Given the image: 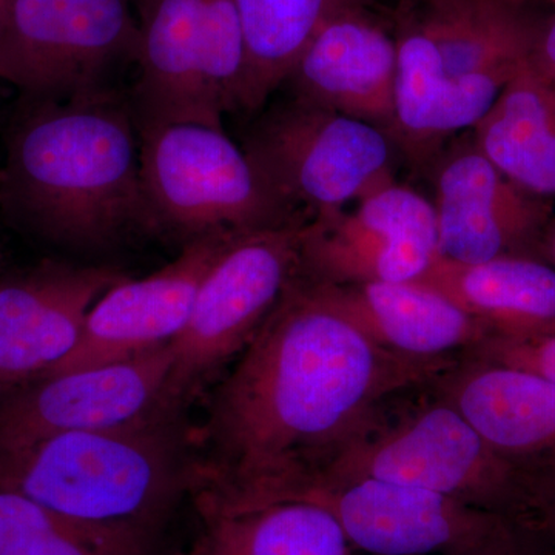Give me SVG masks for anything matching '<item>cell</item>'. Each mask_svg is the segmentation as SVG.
Masks as SVG:
<instances>
[{"label":"cell","mask_w":555,"mask_h":555,"mask_svg":"<svg viewBox=\"0 0 555 555\" xmlns=\"http://www.w3.org/2000/svg\"><path fill=\"white\" fill-rule=\"evenodd\" d=\"M454 361L372 341L302 270L215 392L190 481L230 506L276 502L324 476L383 409Z\"/></svg>","instance_id":"obj_1"},{"label":"cell","mask_w":555,"mask_h":555,"mask_svg":"<svg viewBox=\"0 0 555 555\" xmlns=\"http://www.w3.org/2000/svg\"><path fill=\"white\" fill-rule=\"evenodd\" d=\"M118 90L17 102L3 142L0 217L22 235L72 251L105 250L153 232L139 138Z\"/></svg>","instance_id":"obj_2"},{"label":"cell","mask_w":555,"mask_h":555,"mask_svg":"<svg viewBox=\"0 0 555 555\" xmlns=\"http://www.w3.org/2000/svg\"><path fill=\"white\" fill-rule=\"evenodd\" d=\"M178 420L159 412L0 452V488L78 524L150 537L190 481Z\"/></svg>","instance_id":"obj_3"},{"label":"cell","mask_w":555,"mask_h":555,"mask_svg":"<svg viewBox=\"0 0 555 555\" xmlns=\"http://www.w3.org/2000/svg\"><path fill=\"white\" fill-rule=\"evenodd\" d=\"M406 396L383 409L321 478L415 486L513 521L528 473L496 454L433 383L408 404Z\"/></svg>","instance_id":"obj_4"},{"label":"cell","mask_w":555,"mask_h":555,"mask_svg":"<svg viewBox=\"0 0 555 555\" xmlns=\"http://www.w3.org/2000/svg\"><path fill=\"white\" fill-rule=\"evenodd\" d=\"M142 189L153 233L182 244L310 219L276 198L224 129L198 122L138 127Z\"/></svg>","instance_id":"obj_5"},{"label":"cell","mask_w":555,"mask_h":555,"mask_svg":"<svg viewBox=\"0 0 555 555\" xmlns=\"http://www.w3.org/2000/svg\"><path fill=\"white\" fill-rule=\"evenodd\" d=\"M134 127L198 122L222 129L243 112L246 42L235 0H137Z\"/></svg>","instance_id":"obj_6"},{"label":"cell","mask_w":555,"mask_h":555,"mask_svg":"<svg viewBox=\"0 0 555 555\" xmlns=\"http://www.w3.org/2000/svg\"><path fill=\"white\" fill-rule=\"evenodd\" d=\"M392 147L378 127L294 94L262 113L243 142L276 198L309 219L345 210L393 179Z\"/></svg>","instance_id":"obj_7"},{"label":"cell","mask_w":555,"mask_h":555,"mask_svg":"<svg viewBox=\"0 0 555 555\" xmlns=\"http://www.w3.org/2000/svg\"><path fill=\"white\" fill-rule=\"evenodd\" d=\"M306 224L254 230L230 240L204 276L188 324L170 343L167 406L181 412L257 335L301 270Z\"/></svg>","instance_id":"obj_8"},{"label":"cell","mask_w":555,"mask_h":555,"mask_svg":"<svg viewBox=\"0 0 555 555\" xmlns=\"http://www.w3.org/2000/svg\"><path fill=\"white\" fill-rule=\"evenodd\" d=\"M130 0H10L0 27V79L21 100L64 102L115 91L138 56Z\"/></svg>","instance_id":"obj_9"},{"label":"cell","mask_w":555,"mask_h":555,"mask_svg":"<svg viewBox=\"0 0 555 555\" xmlns=\"http://www.w3.org/2000/svg\"><path fill=\"white\" fill-rule=\"evenodd\" d=\"M283 500L323 507L353 550L369 555L462 553L513 524L438 492L371 477L321 478Z\"/></svg>","instance_id":"obj_10"},{"label":"cell","mask_w":555,"mask_h":555,"mask_svg":"<svg viewBox=\"0 0 555 555\" xmlns=\"http://www.w3.org/2000/svg\"><path fill=\"white\" fill-rule=\"evenodd\" d=\"M357 203L306 224V275L331 284L396 283L433 268L440 257L433 201L390 179Z\"/></svg>","instance_id":"obj_11"},{"label":"cell","mask_w":555,"mask_h":555,"mask_svg":"<svg viewBox=\"0 0 555 555\" xmlns=\"http://www.w3.org/2000/svg\"><path fill=\"white\" fill-rule=\"evenodd\" d=\"M171 366L167 345L133 360L36 379L0 393V452L177 412L166 403Z\"/></svg>","instance_id":"obj_12"},{"label":"cell","mask_w":555,"mask_h":555,"mask_svg":"<svg viewBox=\"0 0 555 555\" xmlns=\"http://www.w3.org/2000/svg\"><path fill=\"white\" fill-rule=\"evenodd\" d=\"M437 159L433 206L440 258L462 264L539 258L540 241L554 217L553 199L514 184L477 149L473 134Z\"/></svg>","instance_id":"obj_13"},{"label":"cell","mask_w":555,"mask_h":555,"mask_svg":"<svg viewBox=\"0 0 555 555\" xmlns=\"http://www.w3.org/2000/svg\"><path fill=\"white\" fill-rule=\"evenodd\" d=\"M235 235L193 241L153 275L126 278L109 288L91 308L78 345L42 378L133 360L170 345L188 324L204 276Z\"/></svg>","instance_id":"obj_14"},{"label":"cell","mask_w":555,"mask_h":555,"mask_svg":"<svg viewBox=\"0 0 555 555\" xmlns=\"http://www.w3.org/2000/svg\"><path fill=\"white\" fill-rule=\"evenodd\" d=\"M126 275L47 259L0 278V393L49 374L78 345L98 299Z\"/></svg>","instance_id":"obj_15"},{"label":"cell","mask_w":555,"mask_h":555,"mask_svg":"<svg viewBox=\"0 0 555 555\" xmlns=\"http://www.w3.org/2000/svg\"><path fill=\"white\" fill-rule=\"evenodd\" d=\"M397 38L369 5L341 11L313 36L286 80L291 94L378 127L396 119Z\"/></svg>","instance_id":"obj_16"},{"label":"cell","mask_w":555,"mask_h":555,"mask_svg":"<svg viewBox=\"0 0 555 555\" xmlns=\"http://www.w3.org/2000/svg\"><path fill=\"white\" fill-rule=\"evenodd\" d=\"M496 454L524 473L555 469V383L463 356L433 383Z\"/></svg>","instance_id":"obj_17"},{"label":"cell","mask_w":555,"mask_h":555,"mask_svg":"<svg viewBox=\"0 0 555 555\" xmlns=\"http://www.w3.org/2000/svg\"><path fill=\"white\" fill-rule=\"evenodd\" d=\"M312 280L338 312L397 356L454 361L491 334L447 295L420 280L360 284Z\"/></svg>","instance_id":"obj_18"},{"label":"cell","mask_w":555,"mask_h":555,"mask_svg":"<svg viewBox=\"0 0 555 555\" xmlns=\"http://www.w3.org/2000/svg\"><path fill=\"white\" fill-rule=\"evenodd\" d=\"M396 38V119L390 139L406 155L425 160L437 155L451 134L474 129L514 75L452 80L415 20L404 22Z\"/></svg>","instance_id":"obj_19"},{"label":"cell","mask_w":555,"mask_h":555,"mask_svg":"<svg viewBox=\"0 0 555 555\" xmlns=\"http://www.w3.org/2000/svg\"><path fill=\"white\" fill-rule=\"evenodd\" d=\"M529 0H427L416 24L452 80L513 76L531 56L542 17Z\"/></svg>","instance_id":"obj_20"},{"label":"cell","mask_w":555,"mask_h":555,"mask_svg":"<svg viewBox=\"0 0 555 555\" xmlns=\"http://www.w3.org/2000/svg\"><path fill=\"white\" fill-rule=\"evenodd\" d=\"M420 281L447 295L491 334L555 328V268L543 259L502 257L462 264L438 257Z\"/></svg>","instance_id":"obj_21"},{"label":"cell","mask_w":555,"mask_h":555,"mask_svg":"<svg viewBox=\"0 0 555 555\" xmlns=\"http://www.w3.org/2000/svg\"><path fill=\"white\" fill-rule=\"evenodd\" d=\"M477 149L507 179L542 198L555 196V83L529 61L473 129Z\"/></svg>","instance_id":"obj_22"},{"label":"cell","mask_w":555,"mask_h":555,"mask_svg":"<svg viewBox=\"0 0 555 555\" xmlns=\"http://www.w3.org/2000/svg\"><path fill=\"white\" fill-rule=\"evenodd\" d=\"M198 509L192 555H356L338 521L305 500L230 506L198 496Z\"/></svg>","instance_id":"obj_23"},{"label":"cell","mask_w":555,"mask_h":555,"mask_svg":"<svg viewBox=\"0 0 555 555\" xmlns=\"http://www.w3.org/2000/svg\"><path fill=\"white\" fill-rule=\"evenodd\" d=\"M244 42L246 78L243 112L264 107L286 83L302 51L332 17L371 0H235Z\"/></svg>","instance_id":"obj_24"},{"label":"cell","mask_w":555,"mask_h":555,"mask_svg":"<svg viewBox=\"0 0 555 555\" xmlns=\"http://www.w3.org/2000/svg\"><path fill=\"white\" fill-rule=\"evenodd\" d=\"M150 537L78 524L0 488V555H149Z\"/></svg>","instance_id":"obj_25"},{"label":"cell","mask_w":555,"mask_h":555,"mask_svg":"<svg viewBox=\"0 0 555 555\" xmlns=\"http://www.w3.org/2000/svg\"><path fill=\"white\" fill-rule=\"evenodd\" d=\"M465 356L525 369L555 383V328L531 334H491Z\"/></svg>","instance_id":"obj_26"},{"label":"cell","mask_w":555,"mask_h":555,"mask_svg":"<svg viewBox=\"0 0 555 555\" xmlns=\"http://www.w3.org/2000/svg\"><path fill=\"white\" fill-rule=\"evenodd\" d=\"M513 524L534 545L555 555V469L528 473L524 503Z\"/></svg>","instance_id":"obj_27"},{"label":"cell","mask_w":555,"mask_h":555,"mask_svg":"<svg viewBox=\"0 0 555 555\" xmlns=\"http://www.w3.org/2000/svg\"><path fill=\"white\" fill-rule=\"evenodd\" d=\"M531 546V540L511 524L481 545L451 555H535Z\"/></svg>","instance_id":"obj_28"},{"label":"cell","mask_w":555,"mask_h":555,"mask_svg":"<svg viewBox=\"0 0 555 555\" xmlns=\"http://www.w3.org/2000/svg\"><path fill=\"white\" fill-rule=\"evenodd\" d=\"M529 64L555 83V13L540 21Z\"/></svg>","instance_id":"obj_29"},{"label":"cell","mask_w":555,"mask_h":555,"mask_svg":"<svg viewBox=\"0 0 555 555\" xmlns=\"http://www.w3.org/2000/svg\"><path fill=\"white\" fill-rule=\"evenodd\" d=\"M539 258L555 268V215L540 241Z\"/></svg>","instance_id":"obj_30"},{"label":"cell","mask_w":555,"mask_h":555,"mask_svg":"<svg viewBox=\"0 0 555 555\" xmlns=\"http://www.w3.org/2000/svg\"><path fill=\"white\" fill-rule=\"evenodd\" d=\"M10 0H0V27H2L3 17H5L7 9H9Z\"/></svg>","instance_id":"obj_31"},{"label":"cell","mask_w":555,"mask_h":555,"mask_svg":"<svg viewBox=\"0 0 555 555\" xmlns=\"http://www.w3.org/2000/svg\"><path fill=\"white\" fill-rule=\"evenodd\" d=\"M409 2H411V0H401V3H403V5H408Z\"/></svg>","instance_id":"obj_32"},{"label":"cell","mask_w":555,"mask_h":555,"mask_svg":"<svg viewBox=\"0 0 555 555\" xmlns=\"http://www.w3.org/2000/svg\"><path fill=\"white\" fill-rule=\"evenodd\" d=\"M550 2H553V3H555V0H550Z\"/></svg>","instance_id":"obj_33"},{"label":"cell","mask_w":555,"mask_h":555,"mask_svg":"<svg viewBox=\"0 0 555 555\" xmlns=\"http://www.w3.org/2000/svg\"><path fill=\"white\" fill-rule=\"evenodd\" d=\"M0 278H2V272H0Z\"/></svg>","instance_id":"obj_34"}]
</instances>
